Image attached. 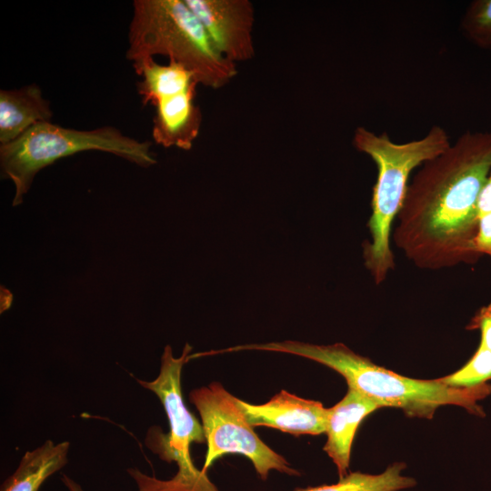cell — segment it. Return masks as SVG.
Returning <instances> with one entry per match:
<instances>
[{
    "label": "cell",
    "instance_id": "cell-1",
    "mask_svg": "<svg viewBox=\"0 0 491 491\" xmlns=\"http://www.w3.org/2000/svg\"><path fill=\"white\" fill-rule=\"evenodd\" d=\"M491 168V132H466L409 182L392 233L416 266L438 270L478 257L477 202Z\"/></svg>",
    "mask_w": 491,
    "mask_h": 491
},
{
    "label": "cell",
    "instance_id": "cell-2",
    "mask_svg": "<svg viewBox=\"0 0 491 491\" xmlns=\"http://www.w3.org/2000/svg\"><path fill=\"white\" fill-rule=\"evenodd\" d=\"M241 350H264L303 356L325 365L342 375L348 387L379 402L383 406L401 408L409 417L430 419L445 405L465 408L472 415L485 416L477 404L491 395V385L457 388L438 378L420 380L396 374L374 364L342 343L321 346L286 340L266 344L237 346Z\"/></svg>",
    "mask_w": 491,
    "mask_h": 491
},
{
    "label": "cell",
    "instance_id": "cell-3",
    "mask_svg": "<svg viewBox=\"0 0 491 491\" xmlns=\"http://www.w3.org/2000/svg\"><path fill=\"white\" fill-rule=\"evenodd\" d=\"M352 142L377 168L372 213L367 223L371 240L363 246V256L376 285H380L395 267L390 247L391 225L403 205L411 173L445 152L451 142L440 125H433L423 137L405 143L394 142L386 132L376 134L359 126L354 132Z\"/></svg>",
    "mask_w": 491,
    "mask_h": 491
},
{
    "label": "cell",
    "instance_id": "cell-4",
    "mask_svg": "<svg viewBox=\"0 0 491 491\" xmlns=\"http://www.w3.org/2000/svg\"><path fill=\"white\" fill-rule=\"evenodd\" d=\"M165 55L186 67L198 84L219 88L235 75V65L215 48L185 0H135L126 58L136 63Z\"/></svg>",
    "mask_w": 491,
    "mask_h": 491
},
{
    "label": "cell",
    "instance_id": "cell-5",
    "mask_svg": "<svg viewBox=\"0 0 491 491\" xmlns=\"http://www.w3.org/2000/svg\"><path fill=\"white\" fill-rule=\"evenodd\" d=\"M151 145V142L134 139L114 126L77 130L42 122L15 141L0 145L1 175L15 185L12 205L15 206L23 202L35 175L61 158L95 150L147 167L156 163Z\"/></svg>",
    "mask_w": 491,
    "mask_h": 491
},
{
    "label": "cell",
    "instance_id": "cell-6",
    "mask_svg": "<svg viewBox=\"0 0 491 491\" xmlns=\"http://www.w3.org/2000/svg\"><path fill=\"white\" fill-rule=\"evenodd\" d=\"M189 398L201 416L207 444L202 471L228 453L246 456L262 480L271 470L290 476L299 473L279 454L272 450L255 433L237 404V398L217 382L191 391Z\"/></svg>",
    "mask_w": 491,
    "mask_h": 491
},
{
    "label": "cell",
    "instance_id": "cell-7",
    "mask_svg": "<svg viewBox=\"0 0 491 491\" xmlns=\"http://www.w3.org/2000/svg\"><path fill=\"white\" fill-rule=\"evenodd\" d=\"M191 349L186 344L181 356L175 357L171 346H166L157 377L152 381L137 379L143 387L158 396L170 427L167 435L160 439L155 436L156 443L147 442V446L162 459L176 463L178 471L172 480L183 491H217L205 473L195 466L189 451L192 443L201 444L205 441L202 424L187 409L182 396L181 373L183 366L188 361Z\"/></svg>",
    "mask_w": 491,
    "mask_h": 491
},
{
    "label": "cell",
    "instance_id": "cell-8",
    "mask_svg": "<svg viewBox=\"0 0 491 491\" xmlns=\"http://www.w3.org/2000/svg\"><path fill=\"white\" fill-rule=\"evenodd\" d=\"M216 51L232 63L254 56L253 5L247 0H185Z\"/></svg>",
    "mask_w": 491,
    "mask_h": 491
},
{
    "label": "cell",
    "instance_id": "cell-9",
    "mask_svg": "<svg viewBox=\"0 0 491 491\" xmlns=\"http://www.w3.org/2000/svg\"><path fill=\"white\" fill-rule=\"evenodd\" d=\"M246 419L253 427L267 426L295 436L326 433L329 408L322 403L281 390L268 402L254 405L237 398Z\"/></svg>",
    "mask_w": 491,
    "mask_h": 491
},
{
    "label": "cell",
    "instance_id": "cell-10",
    "mask_svg": "<svg viewBox=\"0 0 491 491\" xmlns=\"http://www.w3.org/2000/svg\"><path fill=\"white\" fill-rule=\"evenodd\" d=\"M195 95V86L165 94L150 104L155 108L152 136L156 144L183 150L192 148L202 123Z\"/></svg>",
    "mask_w": 491,
    "mask_h": 491
},
{
    "label": "cell",
    "instance_id": "cell-11",
    "mask_svg": "<svg viewBox=\"0 0 491 491\" xmlns=\"http://www.w3.org/2000/svg\"><path fill=\"white\" fill-rule=\"evenodd\" d=\"M381 407L379 402L348 387L343 399L329 408L324 451L336 466L339 478L348 474L351 447L359 424Z\"/></svg>",
    "mask_w": 491,
    "mask_h": 491
},
{
    "label": "cell",
    "instance_id": "cell-12",
    "mask_svg": "<svg viewBox=\"0 0 491 491\" xmlns=\"http://www.w3.org/2000/svg\"><path fill=\"white\" fill-rule=\"evenodd\" d=\"M53 112L35 84L0 91V145L11 143L38 123L51 121Z\"/></svg>",
    "mask_w": 491,
    "mask_h": 491
},
{
    "label": "cell",
    "instance_id": "cell-13",
    "mask_svg": "<svg viewBox=\"0 0 491 491\" xmlns=\"http://www.w3.org/2000/svg\"><path fill=\"white\" fill-rule=\"evenodd\" d=\"M70 443L45 441L23 456L17 468L2 484L0 491H38L43 483L63 468Z\"/></svg>",
    "mask_w": 491,
    "mask_h": 491
},
{
    "label": "cell",
    "instance_id": "cell-14",
    "mask_svg": "<svg viewBox=\"0 0 491 491\" xmlns=\"http://www.w3.org/2000/svg\"><path fill=\"white\" fill-rule=\"evenodd\" d=\"M406 465L394 463L381 474L348 473L333 485L297 488L295 491H400L416 486L414 477L402 475Z\"/></svg>",
    "mask_w": 491,
    "mask_h": 491
},
{
    "label": "cell",
    "instance_id": "cell-15",
    "mask_svg": "<svg viewBox=\"0 0 491 491\" xmlns=\"http://www.w3.org/2000/svg\"><path fill=\"white\" fill-rule=\"evenodd\" d=\"M438 379L448 386L457 388L486 384L491 380V351L478 346L476 353L463 367Z\"/></svg>",
    "mask_w": 491,
    "mask_h": 491
},
{
    "label": "cell",
    "instance_id": "cell-16",
    "mask_svg": "<svg viewBox=\"0 0 491 491\" xmlns=\"http://www.w3.org/2000/svg\"><path fill=\"white\" fill-rule=\"evenodd\" d=\"M461 28L475 45L491 48V0L473 1L462 17Z\"/></svg>",
    "mask_w": 491,
    "mask_h": 491
},
{
    "label": "cell",
    "instance_id": "cell-17",
    "mask_svg": "<svg viewBox=\"0 0 491 491\" xmlns=\"http://www.w3.org/2000/svg\"><path fill=\"white\" fill-rule=\"evenodd\" d=\"M129 474L135 479L139 491H182L181 487L172 479L161 481L135 469L129 470ZM62 481L69 491H83L76 482L65 475L62 476Z\"/></svg>",
    "mask_w": 491,
    "mask_h": 491
},
{
    "label": "cell",
    "instance_id": "cell-18",
    "mask_svg": "<svg viewBox=\"0 0 491 491\" xmlns=\"http://www.w3.org/2000/svg\"><path fill=\"white\" fill-rule=\"evenodd\" d=\"M473 251L491 257V213L478 217L477 229L472 242Z\"/></svg>",
    "mask_w": 491,
    "mask_h": 491
},
{
    "label": "cell",
    "instance_id": "cell-19",
    "mask_svg": "<svg viewBox=\"0 0 491 491\" xmlns=\"http://www.w3.org/2000/svg\"><path fill=\"white\" fill-rule=\"evenodd\" d=\"M467 329H479L480 346L491 351V303L483 306L466 326Z\"/></svg>",
    "mask_w": 491,
    "mask_h": 491
},
{
    "label": "cell",
    "instance_id": "cell-20",
    "mask_svg": "<svg viewBox=\"0 0 491 491\" xmlns=\"http://www.w3.org/2000/svg\"><path fill=\"white\" fill-rule=\"evenodd\" d=\"M478 217L491 213V168L477 202Z\"/></svg>",
    "mask_w": 491,
    "mask_h": 491
}]
</instances>
